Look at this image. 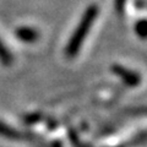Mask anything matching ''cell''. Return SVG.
Here are the masks:
<instances>
[{"mask_svg":"<svg viewBox=\"0 0 147 147\" xmlns=\"http://www.w3.org/2000/svg\"><path fill=\"white\" fill-rule=\"evenodd\" d=\"M98 13H99V9L94 4L86 7L85 12L82 13V16L80 18V22L77 24L75 31L72 32L70 39H69V42L65 47V55L67 58H74L75 55L79 54L82 44L85 43L86 37L90 33Z\"/></svg>","mask_w":147,"mask_h":147,"instance_id":"6da1fadb","label":"cell"},{"mask_svg":"<svg viewBox=\"0 0 147 147\" xmlns=\"http://www.w3.org/2000/svg\"><path fill=\"white\" fill-rule=\"evenodd\" d=\"M113 74L120 77V80L125 85L130 87H136L141 84V75L136 71H132L130 69H126L125 66H121L119 64H114L112 66Z\"/></svg>","mask_w":147,"mask_h":147,"instance_id":"7a4b0ae2","label":"cell"},{"mask_svg":"<svg viewBox=\"0 0 147 147\" xmlns=\"http://www.w3.org/2000/svg\"><path fill=\"white\" fill-rule=\"evenodd\" d=\"M15 36L16 38L20 40L22 43H34L37 42L39 37L38 31L33 27H30V26H21V27H17L16 31H15Z\"/></svg>","mask_w":147,"mask_h":147,"instance_id":"3957f363","label":"cell"},{"mask_svg":"<svg viewBox=\"0 0 147 147\" xmlns=\"http://www.w3.org/2000/svg\"><path fill=\"white\" fill-rule=\"evenodd\" d=\"M0 135L6 136L9 139H16V140H21L22 139V134L17 132L15 129H12L11 126L5 125L4 123L0 121Z\"/></svg>","mask_w":147,"mask_h":147,"instance_id":"277c9868","label":"cell"},{"mask_svg":"<svg viewBox=\"0 0 147 147\" xmlns=\"http://www.w3.org/2000/svg\"><path fill=\"white\" fill-rule=\"evenodd\" d=\"M0 63L4 65H11L12 64V54L4 44L1 38H0Z\"/></svg>","mask_w":147,"mask_h":147,"instance_id":"5b68a950","label":"cell"},{"mask_svg":"<svg viewBox=\"0 0 147 147\" xmlns=\"http://www.w3.org/2000/svg\"><path fill=\"white\" fill-rule=\"evenodd\" d=\"M147 22L145 18H141L140 21H137L136 24H135V32H136V34L140 37V38L144 39L145 37H146V32H147Z\"/></svg>","mask_w":147,"mask_h":147,"instance_id":"8992f818","label":"cell"},{"mask_svg":"<svg viewBox=\"0 0 147 147\" xmlns=\"http://www.w3.org/2000/svg\"><path fill=\"white\" fill-rule=\"evenodd\" d=\"M126 5V0H114V9L118 13H123Z\"/></svg>","mask_w":147,"mask_h":147,"instance_id":"52a82bcc","label":"cell"}]
</instances>
